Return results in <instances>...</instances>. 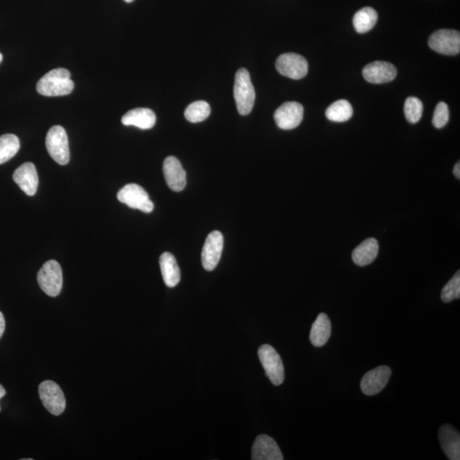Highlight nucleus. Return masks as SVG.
<instances>
[{
	"mask_svg": "<svg viewBox=\"0 0 460 460\" xmlns=\"http://www.w3.org/2000/svg\"><path fill=\"white\" fill-rule=\"evenodd\" d=\"M429 47L437 54L458 55L460 51V33L452 29L438 30L429 37Z\"/></svg>",
	"mask_w": 460,
	"mask_h": 460,
	"instance_id": "nucleus-8",
	"label": "nucleus"
},
{
	"mask_svg": "<svg viewBox=\"0 0 460 460\" xmlns=\"http://www.w3.org/2000/svg\"><path fill=\"white\" fill-rule=\"evenodd\" d=\"M74 84L71 80L70 72L65 69H56L48 72L37 83V92L44 97H61L73 92Z\"/></svg>",
	"mask_w": 460,
	"mask_h": 460,
	"instance_id": "nucleus-1",
	"label": "nucleus"
},
{
	"mask_svg": "<svg viewBox=\"0 0 460 460\" xmlns=\"http://www.w3.org/2000/svg\"><path fill=\"white\" fill-rule=\"evenodd\" d=\"M363 74L365 80L372 84H386L397 77V70L393 64L378 61L368 64Z\"/></svg>",
	"mask_w": 460,
	"mask_h": 460,
	"instance_id": "nucleus-13",
	"label": "nucleus"
},
{
	"mask_svg": "<svg viewBox=\"0 0 460 460\" xmlns=\"http://www.w3.org/2000/svg\"><path fill=\"white\" fill-rule=\"evenodd\" d=\"M211 114V107L205 101H197L188 105L184 116L188 122L199 123L208 118Z\"/></svg>",
	"mask_w": 460,
	"mask_h": 460,
	"instance_id": "nucleus-25",
	"label": "nucleus"
},
{
	"mask_svg": "<svg viewBox=\"0 0 460 460\" xmlns=\"http://www.w3.org/2000/svg\"><path fill=\"white\" fill-rule=\"evenodd\" d=\"M13 180L26 195L33 196L36 194L39 176L35 165L31 162H26L20 165L14 172Z\"/></svg>",
	"mask_w": 460,
	"mask_h": 460,
	"instance_id": "nucleus-15",
	"label": "nucleus"
},
{
	"mask_svg": "<svg viewBox=\"0 0 460 460\" xmlns=\"http://www.w3.org/2000/svg\"><path fill=\"white\" fill-rule=\"evenodd\" d=\"M454 174L456 177H457L458 179H460V163L458 162L457 164L455 165L454 169Z\"/></svg>",
	"mask_w": 460,
	"mask_h": 460,
	"instance_id": "nucleus-30",
	"label": "nucleus"
},
{
	"mask_svg": "<svg viewBox=\"0 0 460 460\" xmlns=\"http://www.w3.org/2000/svg\"><path fill=\"white\" fill-rule=\"evenodd\" d=\"M39 393L41 402L49 412L55 416L64 412L66 407L65 395L54 381L47 380L41 383Z\"/></svg>",
	"mask_w": 460,
	"mask_h": 460,
	"instance_id": "nucleus-7",
	"label": "nucleus"
},
{
	"mask_svg": "<svg viewBox=\"0 0 460 460\" xmlns=\"http://www.w3.org/2000/svg\"><path fill=\"white\" fill-rule=\"evenodd\" d=\"M379 250L378 240L375 238L365 240L353 251V262L361 267L370 265L378 256Z\"/></svg>",
	"mask_w": 460,
	"mask_h": 460,
	"instance_id": "nucleus-19",
	"label": "nucleus"
},
{
	"mask_svg": "<svg viewBox=\"0 0 460 460\" xmlns=\"http://www.w3.org/2000/svg\"><path fill=\"white\" fill-rule=\"evenodd\" d=\"M162 277L168 288H174L179 284L181 272L176 260L170 252H164L160 258Z\"/></svg>",
	"mask_w": 460,
	"mask_h": 460,
	"instance_id": "nucleus-20",
	"label": "nucleus"
},
{
	"mask_svg": "<svg viewBox=\"0 0 460 460\" xmlns=\"http://www.w3.org/2000/svg\"><path fill=\"white\" fill-rule=\"evenodd\" d=\"M163 172L165 182L172 190L183 191L186 187V172L180 161L174 156H169L165 160Z\"/></svg>",
	"mask_w": 460,
	"mask_h": 460,
	"instance_id": "nucleus-14",
	"label": "nucleus"
},
{
	"mask_svg": "<svg viewBox=\"0 0 460 460\" xmlns=\"http://www.w3.org/2000/svg\"><path fill=\"white\" fill-rule=\"evenodd\" d=\"M258 356L268 378L274 386H281L285 379L281 358L272 346L263 345L258 350Z\"/></svg>",
	"mask_w": 460,
	"mask_h": 460,
	"instance_id": "nucleus-5",
	"label": "nucleus"
},
{
	"mask_svg": "<svg viewBox=\"0 0 460 460\" xmlns=\"http://www.w3.org/2000/svg\"><path fill=\"white\" fill-rule=\"evenodd\" d=\"M423 104L418 98L414 97L406 98L404 113L407 122L411 124L418 123L423 115Z\"/></svg>",
	"mask_w": 460,
	"mask_h": 460,
	"instance_id": "nucleus-26",
	"label": "nucleus"
},
{
	"mask_svg": "<svg viewBox=\"0 0 460 460\" xmlns=\"http://www.w3.org/2000/svg\"><path fill=\"white\" fill-rule=\"evenodd\" d=\"M275 67L279 73L293 80H301L306 76L309 69L307 60L296 54H286L279 56Z\"/></svg>",
	"mask_w": 460,
	"mask_h": 460,
	"instance_id": "nucleus-9",
	"label": "nucleus"
},
{
	"mask_svg": "<svg viewBox=\"0 0 460 460\" xmlns=\"http://www.w3.org/2000/svg\"><path fill=\"white\" fill-rule=\"evenodd\" d=\"M20 149V141L16 135L5 134L0 137V165L16 156Z\"/></svg>",
	"mask_w": 460,
	"mask_h": 460,
	"instance_id": "nucleus-24",
	"label": "nucleus"
},
{
	"mask_svg": "<svg viewBox=\"0 0 460 460\" xmlns=\"http://www.w3.org/2000/svg\"><path fill=\"white\" fill-rule=\"evenodd\" d=\"M6 393V392L5 388H3L1 386V384H0V399L5 397ZM0 411H1V407H0Z\"/></svg>",
	"mask_w": 460,
	"mask_h": 460,
	"instance_id": "nucleus-31",
	"label": "nucleus"
},
{
	"mask_svg": "<svg viewBox=\"0 0 460 460\" xmlns=\"http://www.w3.org/2000/svg\"><path fill=\"white\" fill-rule=\"evenodd\" d=\"M124 1H126V3H131L134 1V0H124Z\"/></svg>",
	"mask_w": 460,
	"mask_h": 460,
	"instance_id": "nucleus-32",
	"label": "nucleus"
},
{
	"mask_svg": "<svg viewBox=\"0 0 460 460\" xmlns=\"http://www.w3.org/2000/svg\"><path fill=\"white\" fill-rule=\"evenodd\" d=\"M45 145L50 156L59 165H67L70 160L69 138L65 129L55 126L49 130Z\"/></svg>",
	"mask_w": 460,
	"mask_h": 460,
	"instance_id": "nucleus-3",
	"label": "nucleus"
},
{
	"mask_svg": "<svg viewBox=\"0 0 460 460\" xmlns=\"http://www.w3.org/2000/svg\"><path fill=\"white\" fill-rule=\"evenodd\" d=\"M122 122L124 126H133L142 130H149L156 126V115L149 108H138L128 111L122 117Z\"/></svg>",
	"mask_w": 460,
	"mask_h": 460,
	"instance_id": "nucleus-18",
	"label": "nucleus"
},
{
	"mask_svg": "<svg viewBox=\"0 0 460 460\" xmlns=\"http://www.w3.org/2000/svg\"><path fill=\"white\" fill-rule=\"evenodd\" d=\"M284 455L273 438L267 435H260L252 446V460H282Z\"/></svg>",
	"mask_w": 460,
	"mask_h": 460,
	"instance_id": "nucleus-16",
	"label": "nucleus"
},
{
	"mask_svg": "<svg viewBox=\"0 0 460 460\" xmlns=\"http://www.w3.org/2000/svg\"><path fill=\"white\" fill-rule=\"evenodd\" d=\"M233 96L237 110L241 115L250 114L254 108L256 93L251 81L250 74L246 69H240L236 74Z\"/></svg>",
	"mask_w": 460,
	"mask_h": 460,
	"instance_id": "nucleus-2",
	"label": "nucleus"
},
{
	"mask_svg": "<svg viewBox=\"0 0 460 460\" xmlns=\"http://www.w3.org/2000/svg\"><path fill=\"white\" fill-rule=\"evenodd\" d=\"M448 120H450V109H448L447 104L442 101V103L437 104L435 112H434L433 126L437 129H441V128L446 126Z\"/></svg>",
	"mask_w": 460,
	"mask_h": 460,
	"instance_id": "nucleus-28",
	"label": "nucleus"
},
{
	"mask_svg": "<svg viewBox=\"0 0 460 460\" xmlns=\"http://www.w3.org/2000/svg\"><path fill=\"white\" fill-rule=\"evenodd\" d=\"M38 284L48 296H58L63 288V270L61 265L56 260H50L45 263L37 275Z\"/></svg>",
	"mask_w": 460,
	"mask_h": 460,
	"instance_id": "nucleus-4",
	"label": "nucleus"
},
{
	"mask_svg": "<svg viewBox=\"0 0 460 460\" xmlns=\"http://www.w3.org/2000/svg\"><path fill=\"white\" fill-rule=\"evenodd\" d=\"M352 104L344 99L335 101L327 108L326 111L327 118L334 122H345L352 118Z\"/></svg>",
	"mask_w": 460,
	"mask_h": 460,
	"instance_id": "nucleus-23",
	"label": "nucleus"
},
{
	"mask_svg": "<svg viewBox=\"0 0 460 460\" xmlns=\"http://www.w3.org/2000/svg\"><path fill=\"white\" fill-rule=\"evenodd\" d=\"M2 60H3V56L1 54H0V63H1Z\"/></svg>",
	"mask_w": 460,
	"mask_h": 460,
	"instance_id": "nucleus-33",
	"label": "nucleus"
},
{
	"mask_svg": "<svg viewBox=\"0 0 460 460\" xmlns=\"http://www.w3.org/2000/svg\"><path fill=\"white\" fill-rule=\"evenodd\" d=\"M117 198L131 208L140 210L145 213H152L154 210V203L149 199V194L138 184H127L118 192Z\"/></svg>",
	"mask_w": 460,
	"mask_h": 460,
	"instance_id": "nucleus-6",
	"label": "nucleus"
},
{
	"mask_svg": "<svg viewBox=\"0 0 460 460\" xmlns=\"http://www.w3.org/2000/svg\"><path fill=\"white\" fill-rule=\"evenodd\" d=\"M378 22V13L371 7H365L358 10L353 18V25L357 33H365L370 31Z\"/></svg>",
	"mask_w": 460,
	"mask_h": 460,
	"instance_id": "nucleus-22",
	"label": "nucleus"
},
{
	"mask_svg": "<svg viewBox=\"0 0 460 460\" xmlns=\"http://www.w3.org/2000/svg\"><path fill=\"white\" fill-rule=\"evenodd\" d=\"M222 249H224V236L221 232L215 230L207 236L202 249V262L204 269L212 271L217 266Z\"/></svg>",
	"mask_w": 460,
	"mask_h": 460,
	"instance_id": "nucleus-11",
	"label": "nucleus"
},
{
	"mask_svg": "<svg viewBox=\"0 0 460 460\" xmlns=\"http://www.w3.org/2000/svg\"><path fill=\"white\" fill-rule=\"evenodd\" d=\"M304 107L296 101H288L275 111L274 118L282 130H293L299 126L304 118Z\"/></svg>",
	"mask_w": 460,
	"mask_h": 460,
	"instance_id": "nucleus-10",
	"label": "nucleus"
},
{
	"mask_svg": "<svg viewBox=\"0 0 460 460\" xmlns=\"http://www.w3.org/2000/svg\"><path fill=\"white\" fill-rule=\"evenodd\" d=\"M5 328H6L5 318H3L2 312H0V338L2 337L3 331H5Z\"/></svg>",
	"mask_w": 460,
	"mask_h": 460,
	"instance_id": "nucleus-29",
	"label": "nucleus"
},
{
	"mask_svg": "<svg viewBox=\"0 0 460 460\" xmlns=\"http://www.w3.org/2000/svg\"><path fill=\"white\" fill-rule=\"evenodd\" d=\"M331 324L330 320L326 314L320 313L311 327L310 334L311 344L315 347L325 345L331 336Z\"/></svg>",
	"mask_w": 460,
	"mask_h": 460,
	"instance_id": "nucleus-21",
	"label": "nucleus"
},
{
	"mask_svg": "<svg viewBox=\"0 0 460 460\" xmlns=\"http://www.w3.org/2000/svg\"><path fill=\"white\" fill-rule=\"evenodd\" d=\"M441 446L448 459H460V436L457 429L452 425L445 424L438 432Z\"/></svg>",
	"mask_w": 460,
	"mask_h": 460,
	"instance_id": "nucleus-17",
	"label": "nucleus"
},
{
	"mask_svg": "<svg viewBox=\"0 0 460 460\" xmlns=\"http://www.w3.org/2000/svg\"><path fill=\"white\" fill-rule=\"evenodd\" d=\"M460 297V272L459 270L454 275V277L447 282L442 291V300L445 303H450L452 300L459 299Z\"/></svg>",
	"mask_w": 460,
	"mask_h": 460,
	"instance_id": "nucleus-27",
	"label": "nucleus"
},
{
	"mask_svg": "<svg viewBox=\"0 0 460 460\" xmlns=\"http://www.w3.org/2000/svg\"><path fill=\"white\" fill-rule=\"evenodd\" d=\"M391 369L387 365L372 369L365 373L361 382V391L367 395H375L382 391L389 382Z\"/></svg>",
	"mask_w": 460,
	"mask_h": 460,
	"instance_id": "nucleus-12",
	"label": "nucleus"
}]
</instances>
